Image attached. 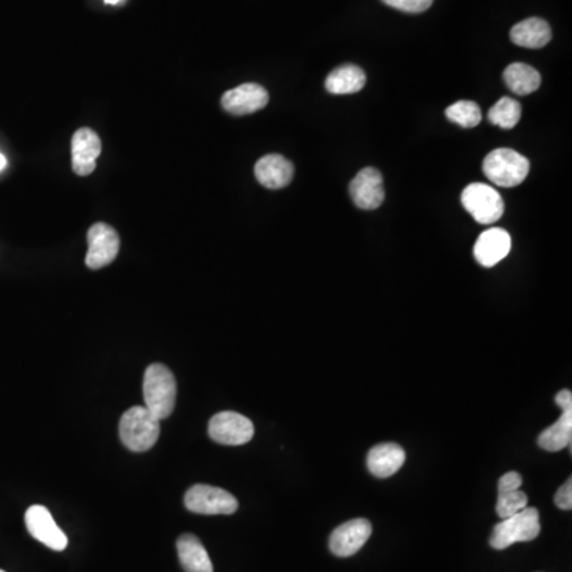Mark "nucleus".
<instances>
[{"label":"nucleus","instance_id":"f257e3e1","mask_svg":"<svg viewBox=\"0 0 572 572\" xmlns=\"http://www.w3.org/2000/svg\"><path fill=\"white\" fill-rule=\"evenodd\" d=\"M145 407L159 420L169 418L177 402V380L164 364H151L143 375Z\"/></svg>","mask_w":572,"mask_h":572},{"label":"nucleus","instance_id":"f03ea898","mask_svg":"<svg viewBox=\"0 0 572 572\" xmlns=\"http://www.w3.org/2000/svg\"><path fill=\"white\" fill-rule=\"evenodd\" d=\"M158 417L151 414L147 407L134 406L124 412L120 420V439L131 452H147L158 442Z\"/></svg>","mask_w":572,"mask_h":572},{"label":"nucleus","instance_id":"7ed1b4c3","mask_svg":"<svg viewBox=\"0 0 572 572\" xmlns=\"http://www.w3.org/2000/svg\"><path fill=\"white\" fill-rule=\"evenodd\" d=\"M484 174L496 186L515 188L530 174V161L511 148H498L484 159Z\"/></svg>","mask_w":572,"mask_h":572},{"label":"nucleus","instance_id":"20e7f679","mask_svg":"<svg viewBox=\"0 0 572 572\" xmlns=\"http://www.w3.org/2000/svg\"><path fill=\"white\" fill-rule=\"evenodd\" d=\"M541 533V518L536 507H525L518 514L503 518L490 536V545L495 550H504L517 542H530Z\"/></svg>","mask_w":572,"mask_h":572},{"label":"nucleus","instance_id":"39448f33","mask_svg":"<svg viewBox=\"0 0 572 572\" xmlns=\"http://www.w3.org/2000/svg\"><path fill=\"white\" fill-rule=\"evenodd\" d=\"M464 209L480 225H493L504 215V201L493 186L472 183L461 194Z\"/></svg>","mask_w":572,"mask_h":572},{"label":"nucleus","instance_id":"423d86ee","mask_svg":"<svg viewBox=\"0 0 572 572\" xmlns=\"http://www.w3.org/2000/svg\"><path fill=\"white\" fill-rule=\"evenodd\" d=\"M186 509L201 515H231L239 509L236 496L212 485H194L185 495Z\"/></svg>","mask_w":572,"mask_h":572},{"label":"nucleus","instance_id":"0eeeda50","mask_svg":"<svg viewBox=\"0 0 572 572\" xmlns=\"http://www.w3.org/2000/svg\"><path fill=\"white\" fill-rule=\"evenodd\" d=\"M209 436L221 445H244L255 436V426L250 418L237 412H220L209 423Z\"/></svg>","mask_w":572,"mask_h":572},{"label":"nucleus","instance_id":"6e6552de","mask_svg":"<svg viewBox=\"0 0 572 572\" xmlns=\"http://www.w3.org/2000/svg\"><path fill=\"white\" fill-rule=\"evenodd\" d=\"M120 252V236L110 225L96 223L88 231V253L86 266L102 269L115 261Z\"/></svg>","mask_w":572,"mask_h":572},{"label":"nucleus","instance_id":"1a4fd4ad","mask_svg":"<svg viewBox=\"0 0 572 572\" xmlns=\"http://www.w3.org/2000/svg\"><path fill=\"white\" fill-rule=\"evenodd\" d=\"M24 520H26V528L32 538L47 545L48 549L62 552L69 545L66 533L59 528L47 507H29Z\"/></svg>","mask_w":572,"mask_h":572},{"label":"nucleus","instance_id":"9d476101","mask_svg":"<svg viewBox=\"0 0 572 572\" xmlns=\"http://www.w3.org/2000/svg\"><path fill=\"white\" fill-rule=\"evenodd\" d=\"M372 534V525L366 518H355L337 526L329 538V549L336 557H353L363 549Z\"/></svg>","mask_w":572,"mask_h":572},{"label":"nucleus","instance_id":"9b49d317","mask_svg":"<svg viewBox=\"0 0 572 572\" xmlns=\"http://www.w3.org/2000/svg\"><path fill=\"white\" fill-rule=\"evenodd\" d=\"M558 406L563 410L560 420L553 423L550 428L544 429L538 437V444L541 449L547 452H560V450L571 447L572 439V395L571 391L563 390L558 393Z\"/></svg>","mask_w":572,"mask_h":572},{"label":"nucleus","instance_id":"f8f14e48","mask_svg":"<svg viewBox=\"0 0 572 572\" xmlns=\"http://www.w3.org/2000/svg\"><path fill=\"white\" fill-rule=\"evenodd\" d=\"M348 191L356 207L363 210L379 209L385 201L382 174L374 167H366L358 172L348 186Z\"/></svg>","mask_w":572,"mask_h":572},{"label":"nucleus","instance_id":"ddd939ff","mask_svg":"<svg viewBox=\"0 0 572 572\" xmlns=\"http://www.w3.org/2000/svg\"><path fill=\"white\" fill-rule=\"evenodd\" d=\"M269 102V93L261 85L245 83L229 89L221 97V105L231 115L242 116L263 110Z\"/></svg>","mask_w":572,"mask_h":572},{"label":"nucleus","instance_id":"4468645a","mask_svg":"<svg viewBox=\"0 0 572 572\" xmlns=\"http://www.w3.org/2000/svg\"><path fill=\"white\" fill-rule=\"evenodd\" d=\"M102 143L93 129H78L72 137V169L80 177L93 174Z\"/></svg>","mask_w":572,"mask_h":572},{"label":"nucleus","instance_id":"2eb2a0df","mask_svg":"<svg viewBox=\"0 0 572 572\" xmlns=\"http://www.w3.org/2000/svg\"><path fill=\"white\" fill-rule=\"evenodd\" d=\"M512 248L509 232L501 228H491L480 234L474 245V256L477 263L484 267H493L501 263Z\"/></svg>","mask_w":572,"mask_h":572},{"label":"nucleus","instance_id":"dca6fc26","mask_svg":"<svg viewBox=\"0 0 572 572\" xmlns=\"http://www.w3.org/2000/svg\"><path fill=\"white\" fill-rule=\"evenodd\" d=\"M258 182L269 190H282L293 180L294 166L282 155H267L255 166Z\"/></svg>","mask_w":572,"mask_h":572},{"label":"nucleus","instance_id":"f3484780","mask_svg":"<svg viewBox=\"0 0 572 572\" xmlns=\"http://www.w3.org/2000/svg\"><path fill=\"white\" fill-rule=\"evenodd\" d=\"M404 461H406V452L401 445L388 442V444L375 445L374 449L369 452L368 468L375 477L387 479L402 468Z\"/></svg>","mask_w":572,"mask_h":572},{"label":"nucleus","instance_id":"a211bd4d","mask_svg":"<svg viewBox=\"0 0 572 572\" xmlns=\"http://www.w3.org/2000/svg\"><path fill=\"white\" fill-rule=\"evenodd\" d=\"M177 552L185 572H213L209 553L194 534H182L178 538Z\"/></svg>","mask_w":572,"mask_h":572},{"label":"nucleus","instance_id":"6ab92c4d","mask_svg":"<svg viewBox=\"0 0 572 572\" xmlns=\"http://www.w3.org/2000/svg\"><path fill=\"white\" fill-rule=\"evenodd\" d=\"M511 40L518 47L538 50L552 40V29L547 21L541 18H528L515 24L511 31Z\"/></svg>","mask_w":572,"mask_h":572},{"label":"nucleus","instance_id":"aec40b11","mask_svg":"<svg viewBox=\"0 0 572 572\" xmlns=\"http://www.w3.org/2000/svg\"><path fill=\"white\" fill-rule=\"evenodd\" d=\"M504 82L507 88L517 96H528L538 91L542 78L534 67L523 64V62H514L504 70Z\"/></svg>","mask_w":572,"mask_h":572},{"label":"nucleus","instance_id":"412c9836","mask_svg":"<svg viewBox=\"0 0 572 572\" xmlns=\"http://www.w3.org/2000/svg\"><path fill=\"white\" fill-rule=\"evenodd\" d=\"M366 85V74L358 66H342L333 70L326 78V89L331 94L360 93Z\"/></svg>","mask_w":572,"mask_h":572},{"label":"nucleus","instance_id":"4be33fe9","mask_svg":"<svg viewBox=\"0 0 572 572\" xmlns=\"http://www.w3.org/2000/svg\"><path fill=\"white\" fill-rule=\"evenodd\" d=\"M520 118H522V105L512 97L499 99L488 112V121L503 129L515 128Z\"/></svg>","mask_w":572,"mask_h":572},{"label":"nucleus","instance_id":"5701e85b","mask_svg":"<svg viewBox=\"0 0 572 572\" xmlns=\"http://www.w3.org/2000/svg\"><path fill=\"white\" fill-rule=\"evenodd\" d=\"M445 115L452 123L461 128H476L482 121V110L472 101H458L445 110Z\"/></svg>","mask_w":572,"mask_h":572},{"label":"nucleus","instance_id":"b1692460","mask_svg":"<svg viewBox=\"0 0 572 572\" xmlns=\"http://www.w3.org/2000/svg\"><path fill=\"white\" fill-rule=\"evenodd\" d=\"M528 507V496L522 490L498 491V504H496V514L499 518L511 517Z\"/></svg>","mask_w":572,"mask_h":572},{"label":"nucleus","instance_id":"393cba45","mask_svg":"<svg viewBox=\"0 0 572 572\" xmlns=\"http://www.w3.org/2000/svg\"><path fill=\"white\" fill-rule=\"evenodd\" d=\"M388 7L404 13H423L433 5L434 0H382Z\"/></svg>","mask_w":572,"mask_h":572},{"label":"nucleus","instance_id":"a878e982","mask_svg":"<svg viewBox=\"0 0 572 572\" xmlns=\"http://www.w3.org/2000/svg\"><path fill=\"white\" fill-rule=\"evenodd\" d=\"M555 504L563 511H571L572 507V480L568 479L563 487L555 495Z\"/></svg>","mask_w":572,"mask_h":572},{"label":"nucleus","instance_id":"bb28decb","mask_svg":"<svg viewBox=\"0 0 572 572\" xmlns=\"http://www.w3.org/2000/svg\"><path fill=\"white\" fill-rule=\"evenodd\" d=\"M522 484L523 479L518 472H507V474H504V476L499 479L498 491L520 490Z\"/></svg>","mask_w":572,"mask_h":572},{"label":"nucleus","instance_id":"cd10ccee","mask_svg":"<svg viewBox=\"0 0 572 572\" xmlns=\"http://www.w3.org/2000/svg\"><path fill=\"white\" fill-rule=\"evenodd\" d=\"M5 167H7V159L0 153V172L4 171Z\"/></svg>","mask_w":572,"mask_h":572},{"label":"nucleus","instance_id":"c85d7f7f","mask_svg":"<svg viewBox=\"0 0 572 572\" xmlns=\"http://www.w3.org/2000/svg\"><path fill=\"white\" fill-rule=\"evenodd\" d=\"M105 4L116 5L120 4L121 0H104Z\"/></svg>","mask_w":572,"mask_h":572},{"label":"nucleus","instance_id":"c756f323","mask_svg":"<svg viewBox=\"0 0 572 572\" xmlns=\"http://www.w3.org/2000/svg\"><path fill=\"white\" fill-rule=\"evenodd\" d=\"M0 572H5V571H2V569H0Z\"/></svg>","mask_w":572,"mask_h":572}]
</instances>
